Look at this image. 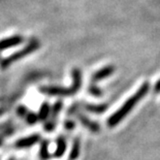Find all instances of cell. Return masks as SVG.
<instances>
[{
  "label": "cell",
  "instance_id": "cell-3",
  "mask_svg": "<svg viewBox=\"0 0 160 160\" xmlns=\"http://www.w3.org/2000/svg\"><path fill=\"white\" fill-rule=\"evenodd\" d=\"M39 46H40V43L38 40L35 38H32L31 40H29L27 46L24 47L22 50L17 51L16 53L12 54L11 56L6 57L0 61V67H1V68H6V67H8L12 63L15 62V61H18L20 59H22V58L26 57L27 55H29V54L35 52L39 48Z\"/></svg>",
  "mask_w": 160,
  "mask_h": 160
},
{
  "label": "cell",
  "instance_id": "cell-4",
  "mask_svg": "<svg viewBox=\"0 0 160 160\" xmlns=\"http://www.w3.org/2000/svg\"><path fill=\"white\" fill-rule=\"evenodd\" d=\"M63 108V102L61 100H57L52 108H51V114H50V119L45 122L43 124V129L47 132H52L55 129L57 125V118L59 116L61 110Z\"/></svg>",
  "mask_w": 160,
  "mask_h": 160
},
{
  "label": "cell",
  "instance_id": "cell-5",
  "mask_svg": "<svg viewBox=\"0 0 160 160\" xmlns=\"http://www.w3.org/2000/svg\"><path fill=\"white\" fill-rule=\"evenodd\" d=\"M78 118V120L81 122V124L85 126L87 129H89L91 132H94V133H97V132L100 131V126L96 122L92 121L90 118H88L87 116H85L83 113H81V111H79L78 113L74 115Z\"/></svg>",
  "mask_w": 160,
  "mask_h": 160
},
{
  "label": "cell",
  "instance_id": "cell-15",
  "mask_svg": "<svg viewBox=\"0 0 160 160\" xmlns=\"http://www.w3.org/2000/svg\"><path fill=\"white\" fill-rule=\"evenodd\" d=\"M26 122H27V124H30V125H33V124H35L36 122H38V115L35 114V113H33V112H29L28 114H27L26 116Z\"/></svg>",
  "mask_w": 160,
  "mask_h": 160
},
{
  "label": "cell",
  "instance_id": "cell-6",
  "mask_svg": "<svg viewBox=\"0 0 160 160\" xmlns=\"http://www.w3.org/2000/svg\"><path fill=\"white\" fill-rule=\"evenodd\" d=\"M115 70H116V67L114 65L104 66V67H102V68H100L99 70L95 71V72L92 74L91 82L93 84H95V83H97V82L105 79V78H108L115 72Z\"/></svg>",
  "mask_w": 160,
  "mask_h": 160
},
{
  "label": "cell",
  "instance_id": "cell-2",
  "mask_svg": "<svg viewBox=\"0 0 160 160\" xmlns=\"http://www.w3.org/2000/svg\"><path fill=\"white\" fill-rule=\"evenodd\" d=\"M72 77V85L70 87H59V86H42L39 91L43 94L51 95V96L59 97H68L71 95L77 94L82 87V72L79 68H73L71 70Z\"/></svg>",
  "mask_w": 160,
  "mask_h": 160
},
{
  "label": "cell",
  "instance_id": "cell-16",
  "mask_svg": "<svg viewBox=\"0 0 160 160\" xmlns=\"http://www.w3.org/2000/svg\"><path fill=\"white\" fill-rule=\"evenodd\" d=\"M28 113L29 112L27 110V108L24 107V105H20V107H18V108H17V114H18L19 117H26Z\"/></svg>",
  "mask_w": 160,
  "mask_h": 160
},
{
  "label": "cell",
  "instance_id": "cell-17",
  "mask_svg": "<svg viewBox=\"0 0 160 160\" xmlns=\"http://www.w3.org/2000/svg\"><path fill=\"white\" fill-rule=\"evenodd\" d=\"M64 127H65L66 130L71 131V130H73L74 127H76V123H74V121H72V120H66L64 122Z\"/></svg>",
  "mask_w": 160,
  "mask_h": 160
},
{
  "label": "cell",
  "instance_id": "cell-10",
  "mask_svg": "<svg viewBox=\"0 0 160 160\" xmlns=\"http://www.w3.org/2000/svg\"><path fill=\"white\" fill-rule=\"evenodd\" d=\"M56 144H57V148H56L55 153H54V156H55L56 158H60L64 155V153H65L66 148H67V142H66L65 137H64V135H59V137L57 138Z\"/></svg>",
  "mask_w": 160,
  "mask_h": 160
},
{
  "label": "cell",
  "instance_id": "cell-8",
  "mask_svg": "<svg viewBox=\"0 0 160 160\" xmlns=\"http://www.w3.org/2000/svg\"><path fill=\"white\" fill-rule=\"evenodd\" d=\"M24 42V37L21 35H13L8 38H3L0 40V51L11 49L12 47H17Z\"/></svg>",
  "mask_w": 160,
  "mask_h": 160
},
{
  "label": "cell",
  "instance_id": "cell-19",
  "mask_svg": "<svg viewBox=\"0 0 160 160\" xmlns=\"http://www.w3.org/2000/svg\"><path fill=\"white\" fill-rule=\"evenodd\" d=\"M9 160H16L15 158H11V159H9Z\"/></svg>",
  "mask_w": 160,
  "mask_h": 160
},
{
  "label": "cell",
  "instance_id": "cell-7",
  "mask_svg": "<svg viewBox=\"0 0 160 160\" xmlns=\"http://www.w3.org/2000/svg\"><path fill=\"white\" fill-rule=\"evenodd\" d=\"M40 141V135L39 134H32L30 137L24 138H20L16 142L15 147L17 149H26V148H30L32 146H34Z\"/></svg>",
  "mask_w": 160,
  "mask_h": 160
},
{
  "label": "cell",
  "instance_id": "cell-9",
  "mask_svg": "<svg viewBox=\"0 0 160 160\" xmlns=\"http://www.w3.org/2000/svg\"><path fill=\"white\" fill-rule=\"evenodd\" d=\"M81 108H84L85 111H88L89 113L100 115L104 113L105 111L108 108V103H100V104H93V103H88V102H80Z\"/></svg>",
  "mask_w": 160,
  "mask_h": 160
},
{
  "label": "cell",
  "instance_id": "cell-18",
  "mask_svg": "<svg viewBox=\"0 0 160 160\" xmlns=\"http://www.w3.org/2000/svg\"><path fill=\"white\" fill-rule=\"evenodd\" d=\"M153 92H154L155 94H158L160 93V79L156 82L155 86H154V89H153Z\"/></svg>",
  "mask_w": 160,
  "mask_h": 160
},
{
  "label": "cell",
  "instance_id": "cell-14",
  "mask_svg": "<svg viewBox=\"0 0 160 160\" xmlns=\"http://www.w3.org/2000/svg\"><path fill=\"white\" fill-rule=\"evenodd\" d=\"M88 92H89L91 95H93L94 97H101L103 94L102 90H101L99 87H97L96 84H93V83L88 87Z\"/></svg>",
  "mask_w": 160,
  "mask_h": 160
},
{
  "label": "cell",
  "instance_id": "cell-11",
  "mask_svg": "<svg viewBox=\"0 0 160 160\" xmlns=\"http://www.w3.org/2000/svg\"><path fill=\"white\" fill-rule=\"evenodd\" d=\"M81 153V139L80 138H74L71 146V150L69 152L68 159L69 160H77Z\"/></svg>",
  "mask_w": 160,
  "mask_h": 160
},
{
  "label": "cell",
  "instance_id": "cell-12",
  "mask_svg": "<svg viewBox=\"0 0 160 160\" xmlns=\"http://www.w3.org/2000/svg\"><path fill=\"white\" fill-rule=\"evenodd\" d=\"M50 114H51V105L48 101H46V102H43L42 104L38 114H37L38 115V120L42 122H46L47 119L49 118Z\"/></svg>",
  "mask_w": 160,
  "mask_h": 160
},
{
  "label": "cell",
  "instance_id": "cell-13",
  "mask_svg": "<svg viewBox=\"0 0 160 160\" xmlns=\"http://www.w3.org/2000/svg\"><path fill=\"white\" fill-rule=\"evenodd\" d=\"M49 144L50 142L47 139H43L40 142V148H39V158L42 160H48L51 158V154L49 153Z\"/></svg>",
  "mask_w": 160,
  "mask_h": 160
},
{
  "label": "cell",
  "instance_id": "cell-1",
  "mask_svg": "<svg viewBox=\"0 0 160 160\" xmlns=\"http://www.w3.org/2000/svg\"><path fill=\"white\" fill-rule=\"evenodd\" d=\"M149 90H150V83L149 82H145V83L141 86V88H139V89L135 92L129 99L126 100L124 104L122 105L115 114H113L108 119V127H115V126H117L120 122H122V120H123L126 116L133 110L135 105H137L139 101L147 95Z\"/></svg>",
  "mask_w": 160,
  "mask_h": 160
}]
</instances>
